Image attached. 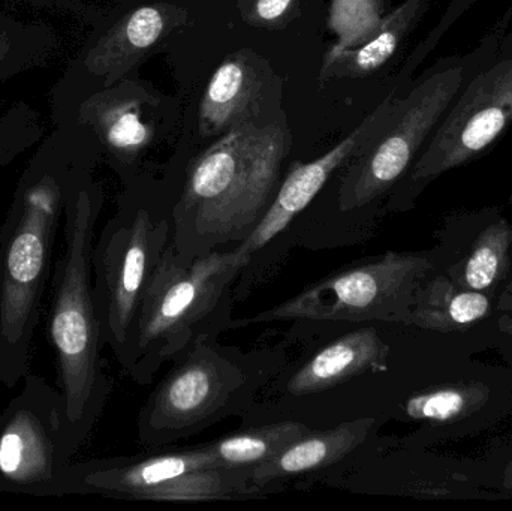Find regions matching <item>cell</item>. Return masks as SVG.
I'll list each match as a JSON object with an SVG mask.
<instances>
[{"mask_svg":"<svg viewBox=\"0 0 512 511\" xmlns=\"http://www.w3.org/2000/svg\"><path fill=\"white\" fill-rule=\"evenodd\" d=\"M511 17L512 8L478 47L439 60L399 95L384 131L343 165L339 182H328L331 191L322 189L277 243L262 269V284L280 272L294 249L348 248L372 237L388 200L451 104L478 71L512 47Z\"/></svg>","mask_w":512,"mask_h":511,"instance_id":"obj_1","label":"cell"},{"mask_svg":"<svg viewBox=\"0 0 512 511\" xmlns=\"http://www.w3.org/2000/svg\"><path fill=\"white\" fill-rule=\"evenodd\" d=\"M99 158L98 147L80 125H57L15 189L0 228V384L8 389L29 374L66 201Z\"/></svg>","mask_w":512,"mask_h":511,"instance_id":"obj_2","label":"cell"},{"mask_svg":"<svg viewBox=\"0 0 512 511\" xmlns=\"http://www.w3.org/2000/svg\"><path fill=\"white\" fill-rule=\"evenodd\" d=\"M288 149L279 125L243 123L198 155L179 185L161 188L177 257L191 263L249 239L285 179Z\"/></svg>","mask_w":512,"mask_h":511,"instance_id":"obj_3","label":"cell"},{"mask_svg":"<svg viewBox=\"0 0 512 511\" xmlns=\"http://www.w3.org/2000/svg\"><path fill=\"white\" fill-rule=\"evenodd\" d=\"M102 206V186L89 174L66 201L63 249L51 282L47 333L56 354L63 435L72 458L92 434L113 392L102 359L92 288L93 240Z\"/></svg>","mask_w":512,"mask_h":511,"instance_id":"obj_4","label":"cell"},{"mask_svg":"<svg viewBox=\"0 0 512 511\" xmlns=\"http://www.w3.org/2000/svg\"><path fill=\"white\" fill-rule=\"evenodd\" d=\"M219 336H203L176 357L144 402L137 419L144 449L176 446L222 420L242 416L285 368L282 345L243 351L222 344Z\"/></svg>","mask_w":512,"mask_h":511,"instance_id":"obj_5","label":"cell"},{"mask_svg":"<svg viewBox=\"0 0 512 511\" xmlns=\"http://www.w3.org/2000/svg\"><path fill=\"white\" fill-rule=\"evenodd\" d=\"M248 258L239 246L201 255L191 263L171 245L144 291L129 378L149 386L162 366L206 335H222L234 320V287Z\"/></svg>","mask_w":512,"mask_h":511,"instance_id":"obj_6","label":"cell"},{"mask_svg":"<svg viewBox=\"0 0 512 511\" xmlns=\"http://www.w3.org/2000/svg\"><path fill=\"white\" fill-rule=\"evenodd\" d=\"M171 224L161 189L138 177L92 249V288L102 345L123 372L134 363L135 330L147 284L170 246Z\"/></svg>","mask_w":512,"mask_h":511,"instance_id":"obj_7","label":"cell"},{"mask_svg":"<svg viewBox=\"0 0 512 511\" xmlns=\"http://www.w3.org/2000/svg\"><path fill=\"white\" fill-rule=\"evenodd\" d=\"M251 474V470L221 467L209 443L168 446L143 455L72 464L68 495L159 503L243 500L261 494L252 486Z\"/></svg>","mask_w":512,"mask_h":511,"instance_id":"obj_8","label":"cell"},{"mask_svg":"<svg viewBox=\"0 0 512 511\" xmlns=\"http://www.w3.org/2000/svg\"><path fill=\"white\" fill-rule=\"evenodd\" d=\"M430 266L429 258L417 254L385 252L366 258L336 270L273 308L252 317L234 318L231 330L276 321H397Z\"/></svg>","mask_w":512,"mask_h":511,"instance_id":"obj_9","label":"cell"},{"mask_svg":"<svg viewBox=\"0 0 512 511\" xmlns=\"http://www.w3.org/2000/svg\"><path fill=\"white\" fill-rule=\"evenodd\" d=\"M511 123L512 47L468 81L391 195L387 213L408 209L436 177L483 155Z\"/></svg>","mask_w":512,"mask_h":511,"instance_id":"obj_10","label":"cell"},{"mask_svg":"<svg viewBox=\"0 0 512 511\" xmlns=\"http://www.w3.org/2000/svg\"><path fill=\"white\" fill-rule=\"evenodd\" d=\"M23 381L0 414V494L65 497L72 456L59 389L38 375Z\"/></svg>","mask_w":512,"mask_h":511,"instance_id":"obj_11","label":"cell"},{"mask_svg":"<svg viewBox=\"0 0 512 511\" xmlns=\"http://www.w3.org/2000/svg\"><path fill=\"white\" fill-rule=\"evenodd\" d=\"M397 98L399 95L394 90L349 137L321 158L306 164L295 162L289 168L264 218L251 237L239 245L248 263L234 287L236 302H243L261 287L262 269L277 243L295 219L318 197L328 180L384 131L393 116Z\"/></svg>","mask_w":512,"mask_h":511,"instance_id":"obj_12","label":"cell"},{"mask_svg":"<svg viewBox=\"0 0 512 511\" xmlns=\"http://www.w3.org/2000/svg\"><path fill=\"white\" fill-rule=\"evenodd\" d=\"M149 95L132 81L120 80L87 96L74 119L92 137L110 167L123 182L138 179V162L152 146L153 126L146 119Z\"/></svg>","mask_w":512,"mask_h":511,"instance_id":"obj_13","label":"cell"},{"mask_svg":"<svg viewBox=\"0 0 512 511\" xmlns=\"http://www.w3.org/2000/svg\"><path fill=\"white\" fill-rule=\"evenodd\" d=\"M388 347L372 327L352 330L322 347L303 363L285 390L292 396L315 395L367 372L384 371Z\"/></svg>","mask_w":512,"mask_h":511,"instance_id":"obj_14","label":"cell"},{"mask_svg":"<svg viewBox=\"0 0 512 511\" xmlns=\"http://www.w3.org/2000/svg\"><path fill=\"white\" fill-rule=\"evenodd\" d=\"M375 422V419H357L325 431L310 429L271 461L252 470V486L261 492L277 482L339 464L367 440Z\"/></svg>","mask_w":512,"mask_h":511,"instance_id":"obj_15","label":"cell"},{"mask_svg":"<svg viewBox=\"0 0 512 511\" xmlns=\"http://www.w3.org/2000/svg\"><path fill=\"white\" fill-rule=\"evenodd\" d=\"M433 0H406L385 15L375 33L363 44L348 50L331 48L325 56L321 80L325 78H361L379 71L402 50Z\"/></svg>","mask_w":512,"mask_h":511,"instance_id":"obj_16","label":"cell"},{"mask_svg":"<svg viewBox=\"0 0 512 511\" xmlns=\"http://www.w3.org/2000/svg\"><path fill=\"white\" fill-rule=\"evenodd\" d=\"M259 92L258 78L251 63L243 59L222 63L204 93L200 108V131L219 135L243 125Z\"/></svg>","mask_w":512,"mask_h":511,"instance_id":"obj_17","label":"cell"},{"mask_svg":"<svg viewBox=\"0 0 512 511\" xmlns=\"http://www.w3.org/2000/svg\"><path fill=\"white\" fill-rule=\"evenodd\" d=\"M310 429L298 422L271 423L219 438L209 443V447L221 467L252 471L271 461Z\"/></svg>","mask_w":512,"mask_h":511,"instance_id":"obj_18","label":"cell"},{"mask_svg":"<svg viewBox=\"0 0 512 511\" xmlns=\"http://www.w3.org/2000/svg\"><path fill=\"white\" fill-rule=\"evenodd\" d=\"M59 45V35L48 24L21 21L0 12V84L47 65Z\"/></svg>","mask_w":512,"mask_h":511,"instance_id":"obj_19","label":"cell"},{"mask_svg":"<svg viewBox=\"0 0 512 511\" xmlns=\"http://www.w3.org/2000/svg\"><path fill=\"white\" fill-rule=\"evenodd\" d=\"M385 15V0H331L328 26L337 36L334 50H348L366 42Z\"/></svg>","mask_w":512,"mask_h":511,"instance_id":"obj_20","label":"cell"},{"mask_svg":"<svg viewBox=\"0 0 512 511\" xmlns=\"http://www.w3.org/2000/svg\"><path fill=\"white\" fill-rule=\"evenodd\" d=\"M511 242L512 231L505 222L487 228L466 261L463 270L466 287L477 291L492 287L501 275Z\"/></svg>","mask_w":512,"mask_h":511,"instance_id":"obj_21","label":"cell"},{"mask_svg":"<svg viewBox=\"0 0 512 511\" xmlns=\"http://www.w3.org/2000/svg\"><path fill=\"white\" fill-rule=\"evenodd\" d=\"M439 314L424 320L420 326L430 327V329H439V327H448V323L453 326L466 327L477 321L483 320L490 311V300L487 299L483 291L468 290L457 291L450 300L447 299L444 308L433 306V308H408L399 315L397 321H408L411 323L414 318L421 315L432 314V312L441 311Z\"/></svg>","mask_w":512,"mask_h":511,"instance_id":"obj_22","label":"cell"},{"mask_svg":"<svg viewBox=\"0 0 512 511\" xmlns=\"http://www.w3.org/2000/svg\"><path fill=\"white\" fill-rule=\"evenodd\" d=\"M478 390L463 387H442L421 393L406 402V414L424 422L447 423L466 413L475 402Z\"/></svg>","mask_w":512,"mask_h":511,"instance_id":"obj_23","label":"cell"},{"mask_svg":"<svg viewBox=\"0 0 512 511\" xmlns=\"http://www.w3.org/2000/svg\"><path fill=\"white\" fill-rule=\"evenodd\" d=\"M294 0H255L252 5V17L259 26L277 24L291 12Z\"/></svg>","mask_w":512,"mask_h":511,"instance_id":"obj_24","label":"cell"},{"mask_svg":"<svg viewBox=\"0 0 512 511\" xmlns=\"http://www.w3.org/2000/svg\"><path fill=\"white\" fill-rule=\"evenodd\" d=\"M474 2H477V0H453L450 8H448L447 14L442 18L441 23L427 36L426 41L420 45V50L423 51L424 54H429L430 51L433 50V47L438 44L442 35L450 29L451 24H453Z\"/></svg>","mask_w":512,"mask_h":511,"instance_id":"obj_25","label":"cell"},{"mask_svg":"<svg viewBox=\"0 0 512 511\" xmlns=\"http://www.w3.org/2000/svg\"><path fill=\"white\" fill-rule=\"evenodd\" d=\"M21 5L33 6V8L59 9V11L78 12L84 14L87 6L93 5L99 0H14ZM116 2V0H114Z\"/></svg>","mask_w":512,"mask_h":511,"instance_id":"obj_26","label":"cell"}]
</instances>
